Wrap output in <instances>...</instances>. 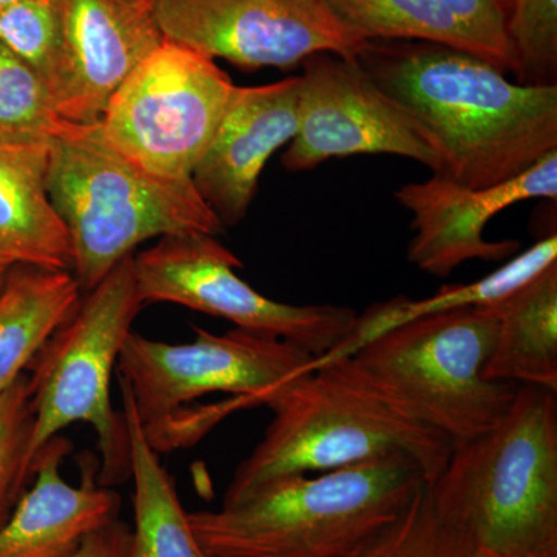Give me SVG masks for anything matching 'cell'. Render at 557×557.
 I'll return each mask as SVG.
<instances>
[{"mask_svg":"<svg viewBox=\"0 0 557 557\" xmlns=\"http://www.w3.org/2000/svg\"><path fill=\"white\" fill-rule=\"evenodd\" d=\"M355 60L434 152L432 175L491 188L557 150V86H523L482 58L426 42L368 40Z\"/></svg>","mask_w":557,"mask_h":557,"instance_id":"cell-1","label":"cell"},{"mask_svg":"<svg viewBox=\"0 0 557 557\" xmlns=\"http://www.w3.org/2000/svg\"><path fill=\"white\" fill-rule=\"evenodd\" d=\"M269 409L273 420L234 472L222 507L240 504L278 479L395 454L416 460L431 485L453 450V440L409 416L351 357L300 376Z\"/></svg>","mask_w":557,"mask_h":557,"instance_id":"cell-2","label":"cell"},{"mask_svg":"<svg viewBox=\"0 0 557 557\" xmlns=\"http://www.w3.org/2000/svg\"><path fill=\"white\" fill-rule=\"evenodd\" d=\"M557 392L518 386L496 424L454 442L428 493L491 555L557 557Z\"/></svg>","mask_w":557,"mask_h":557,"instance_id":"cell-3","label":"cell"},{"mask_svg":"<svg viewBox=\"0 0 557 557\" xmlns=\"http://www.w3.org/2000/svg\"><path fill=\"white\" fill-rule=\"evenodd\" d=\"M424 486L420 465L395 454L278 479L233 507L188 516L214 557H344L392 525Z\"/></svg>","mask_w":557,"mask_h":557,"instance_id":"cell-4","label":"cell"},{"mask_svg":"<svg viewBox=\"0 0 557 557\" xmlns=\"http://www.w3.org/2000/svg\"><path fill=\"white\" fill-rule=\"evenodd\" d=\"M47 189L72 244L73 276L97 287L138 245L223 230L193 178L153 174L116 149L98 123L64 121L50 141Z\"/></svg>","mask_w":557,"mask_h":557,"instance_id":"cell-5","label":"cell"},{"mask_svg":"<svg viewBox=\"0 0 557 557\" xmlns=\"http://www.w3.org/2000/svg\"><path fill=\"white\" fill-rule=\"evenodd\" d=\"M143 306L131 255L86 292L73 317L33 359L30 469L51 438L86 423L98 438V482L112 487L131 479L129 434L123 410L113 409L110 387Z\"/></svg>","mask_w":557,"mask_h":557,"instance_id":"cell-6","label":"cell"},{"mask_svg":"<svg viewBox=\"0 0 557 557\" xmlns=\"http://www.w3.org/2000/svg\"><path fill=\"white\" fill-rule=\"evenodd\" d=\"M497 330L493 307H468L388 330L351 358L409 416L460 442L496 424L515 399L516 384L485 379Z\"/></svg>","mask_w":557,"mask_h":557,"instance_id":"cell-7","label":"cell"},{"mask_svg":"<svg viewBox=\"0 0 557 557\" xmlns=\"http://www.w3.org/2000/svg\"><path fill=\"white\" fill-rule=\"evenodd\" d=\"M193 343L171 344L131 333L116 375L129 387L135 413L157 454L171 442L199 398L226 394L248 409L270 408L282 392L313 368V355L276 336L244 329L194 327Z\"/></svg>","mask_w":557,"mask_h":557,"instance_id":"cell-8","label":"cell"},{"mask_svg":"<svg viewBox=\"0 0 557 557\" xmlns=\"http://www.w3.org/2000/svg\"><path fill=\"white\" fill-rule=\"evenodd\" d=\"M234 89L215 60L163 39L113 94L98 126L153 174L193 178Z\"/></svg>","mask_w":557,"mask_h":557,"instance_id":"cell-9","label":"cell"},{"mask_svg":"<svg viewBox=\"0 0 557 557\" xmlns=\"http://www.w3.org/2000/svg\"><path fill=\"white\" fill-rule=\"evenodd\" d=\"M240 259L215 236L163 237L134 256L143 304H177L233 322L237 329L276 336L324 357L354 327L357 311L341 306H289L256 292L236 273Z\"/></svg>","mask_w":557,"mask_h":557,"instance_id":"cell-10","label":"cell"},{"mask_svg":"<svg viewBox=\"0 0 557 557\" xmlns=\"http://www.w3.org/2000/svg\"><path fill=\"white\" fill-rule=\"evenodd\" d=\"M150 14L164 39L248 72L321 51L357 58L368 42L327 0H152Z\"/></svg>","mask_w":557,"mask_h":557,"instance_id":"cell-11","label":"cell"},{"mask_svg":"<svg viewBox=\"0 0 557 557\" xmlns=\"http://www.w3.org/2000/svg\"><path fill=\"white\" fill-rule=\"evenodd\" d=\"M300 67L299 127L282 156L285 170L306 172L332 159L386 153L435 171L434 152L355 58L321 51Z\"/></svg>","mask_w":557,"mask_h":557,"instance_id":"cell-12","label":"cell"},{"mask_svg":"<svg viewBox=\"0 0 557 557\" xmlns=\"http://www.w3.org/2000/svg\"><path fill=\"white\" fill-rule=\"evenodd\" d=\"M412 214L409 262L431 276L446 277L469 260H504L518 252V240H486L491 219L520 201L557 200V150L534 166L491 188H468L431 175L395 190Z\"/></svg>","mask_w":557,"mask_h":557,"instance_id":"cell-13","label":"cell"},{"mask_svg":"<svg viewBox=\"0 0 557 557\" xmlns=\"http://www.w3.org/2000/svg\"><path fill=\"white\" fill-rule=\"evenodd\" d=\"M53 5L60 35L54 108L69 123H98L132 70L164 38L150 11L129 0H53Z\"/></svg>","mask_w":557,"mask_h":557,"instance_id":"cell-14","label":"cell"},{"mask_svg":"<svg viewBox=\"0 0 557 557\" xmlns=\"http://www.w3.org/2000/svg\"><path fill=\"white\" fill-rule=\"evenodd\" d=\"M299 76L233 91L218 131L193 172L201 199L223 228L247 218L271 156L299 127Z\"/></svg>","mask_w":557,"mask_h":557,"instance_id":"cell-15","label":"cell"},{"mask_svg":"<svg viewBox=\"0 0 557 557\" xmlns=\"http://www.w3.org/2000/svg\"><path fill=\"white\" fill-rule=\"evenodd\" d=\"M70 450L72 443L62 435L39 450L35 482L0 527V557H73L91 533L119 519L120 494L98 482L94 458L84 461L79 485L62 479Z\"/></svg>","mask_w":557,"mask_h":557,"instance_id":"cell-16","label":"cell"},{"mask_svg":"<svg viewBox=\"0 0 557 557\" xmlns=\"http://www.w3.org/2000/svg\"><path fill=\"white\" fill-rule=\"evenodd\" d=\"M341 20L368 40H409L482 58L518 73L500 0H327Z\"/></svg>","mask_w":557,"mask_h":557,"instance_id":"cell-17","label":"cell"},{"mask_svg":"<svg viewBox=\"0 0 557 557\" xmlns=\"http://www.w3.org/2000/svg\"><path fill=\"white\" fill-rule=\"evenodd\" d=\"M50 145L0 141V262L72 271L67 228L47 189Z\"/></svg>","mask_w":557,"mask_h":557,"instance_id":"cell-18","label":"cell"},{"mask_svg":"<svg viewBox=\"0 0 557 557\" xmlns=\"http://www.w3.org/2000/svg\"><path fill=\"white\" fill-rule=\"evenodd\" d=\"M556 262L557 236L552 234L520 255L512 256L511 260L494 273L471 284L445 285L434 295L423 299L397 296V298L373 304L369 309L357 314L354 327L343 343L324 357L314 358L311 368L354 357L359 348L364 347L370 341L416 319L468 309V307L493 306Z\"/></svg>","mask_w":557,"mask_h":557,"instance_id":"cell-19","label":"cell"},{"mask_svg":"<svg viewBox=\"0 0 557 557\" xmlns=\"http://www.w3.org/2000/svg\"><path fill=\"white\" fill-rule=\"evenodd\" d=\"M491 307L498 330L485 379L557 392V262Z\"/></svg>","mask_w":557,"mask_h":557,"instance_id":"cell-20","label":"cell"},{"mask_svg":"<svg viewBox=\"0 0 557 557\" xmlns=\"http://www.w3.org/2000/svg\"><path fill=\"white\" fill-rule=\"evenodd\" d=\"M81 298L72 271L11 267L0 292V392L27 372Z\"/></svg>","mask_w":557,"mask_h":557,"instance_id":"cell-21","label":"cell"},{"mask_svg":"<svg viewBox=\"0 0 557 557\" xmlns=\"http://www.w3.org/2000/svg\"><path fill=\"white\" fill-rule=\"evenodd\" d=\"M116 381L129 434L134 482L131 557H214L201 547L170 472L143 434L126 381L120 375Z\"/></svg>","mask_w":557,"mask_h":557,"instance_id":"cell-22","label":"cell"},{"mask_svg":"<svg viewBox=\"0 0 557 557\" xmlns=\"http://www.w3.org/2000/svg\"><path fill=\"white\" fill-rule=\"evenodd\" d=\"M64 121L47 81L0 46V141L50 145Z\"/></svg>","mask_w":557,"mask_h":557,"instance_id":"cell-23","label":"cell"},{"mask_svg":"<svg viewBox=\"0 0 557 557\" xmlns=\"http://www.w3.org/2000/svg\"><path fill=\"white\" fill-rule=\"evenodd\" d=\"M479 548L438 515L428 486L386 530L344 557H478Z\"/></svg>","mask_w":557,"mask_h":557,"instance_id":"cell-24","label":"cell"},{"mask_svg":"<svg viewBox=\"0 0 557 557\" xmlns=\"http://www.w3.org/2000/svg\"><path fill=\"white\" fill-rule=\"evenodd\" d=\"M35 412L28 373L0 392V527L10 518L32 478L30 443Z\"/></svg>","mask_w":557,"mask_h":557,"instance_id":"cell-25","label":"cell"},{"mask_svg":"<svg viewBox=\"0 0 557 557\" xmlns=\"http://www.w3.org/2000/svg\"><path fill=\"white\" fill-rule=\"evenodd\" d=\"M507 27L523 86H557V0H509Z\"/></svg>","mask_w":557,"mask_h":557,"instance_id":"cell-26","label":"cell"},{"mask_svg":"<svg viewBox=\"0 0 557 557\" xmlns=\"http://www.w3.org/2000/svg\"><path fill=\"white\" fill-rule=\"evenodd\" d=\"M0 46L35 69L51 90L60 46L53 0H21L0 7Z\"/></svg>","mask_w":557,"mask_h":557,"instance_id":"cell-27","label":"cell"},{"mask_svg":"<svg viewBox=\"0 0 557 557\" xmlns=\"http://www.w3.org/2000/svg\"><path fill=\"white\" fill-rule=\"evenodd\" d=\"M73 557H131V527L112 520L91 533Z\"/></svg>","mask_w":557,"mask_h":557,"instance_id":"cell-28","label":"cell"},{"mask_svg":"<svg viewBox=\"0 0 557 557\" xmlns=\"http://www.w3.org/2000/svg\"><path fill=\"white\" fill-rule=\"evenodd\" d=\"M11 267L7 263L0 262V292H2L3 284H5L7 274H9Z\"/></svg>","mask_w":557,"mask_h":557,"instance_id":"cell-29","label":"cell"},{"mask_svg":"<svg viewBox=\"0 0 557 557\" xmlns=\"http://www.w3.org/2000/svg\"><path fill=\"white\" fill-rule=\"evenodd\" d=\"M129 2L135 3V5L145 7V9L150 11V2L152 0H129Z\"/></svg>","mask_w":557,"mask_h":557,"instance_id":"cell-30","label":"cell"},{"mask_svg":"<svg viewBox=\"0 0 557 557\" xmlns=\"http://www.w3.org/2000/svg\"><path fill=\"white\" fill-rule=\"evenodd\" d=\"M478 557H504V556L491 555V553L483 552V549H479Z\"/></svg>","mask_w":557,"mask_h":557,"instance_id":"cell-31","label":"cell"},{"mask_svg":"<svg viewBox=\"0 0 557 557\" xmlns=\"http://www.w3.org/2000/svg\"><path fill=\"white\" fill-rule=\"evenodd\" d=\"M21 2V0H0V7L10 5V3Z\"/></svg>","mask_w":557,"mask_h":557,"instance_id":"cell-32","label":"cell"},{"mask_svg":"<svg viewBox=\"0 0 557 557\" xmlns=\"http://www.w3.org/2000/svg\"><path fill=\"white\" fill-rule=\"evenodd\" d=\"M500 2L504 3L505 7H507L508 11L509 0H500Z\"/></svg>","mask_w":557,"mask_h":557,"instance_id":"cell-33","label":"cell"}]
</instances>
